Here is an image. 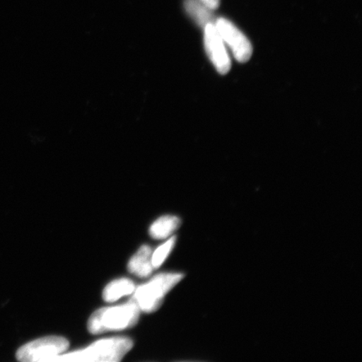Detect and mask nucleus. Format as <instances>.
<instances>
[{
  "instance_id": "f257e3e1",
  "label": "nucleus",
  "mask_w": 362,
  "mask_h": 362,
  "mask_svg": "<svg viewBox=\"0 0 362 362\" xmlns=\"http://www.w3.org/2000/svg\"><path fill=\"white\" fill-rule=\"evenodd\" d=\"M134 342L129 337H117L99 339L78 351L62 353L54 361L119 362L131 349Z\"/></svg>"
},
{
  "instance_id": "f03ea898",
  "label": "nucleus",
  "mask_w": 362,
  "mask_h": 362,
  "mask_svg": "<svg viewBox=\"0 0 362 362\" xmlns=\"http://www.w3.org/2000/svg\"><path fill=\"white\" fill-rule=\"evenodd\" d=\"M140 310L134 302L103 308L90 315L88 328L93 334H103L134 327L139 320Z\"/></svg>"
},
{
  "instance_id": "7ed1b4c3",
  "label": "nucleus",
  "mask_w": 362,
  "mask_h": 362,
  "mask_svg": "<svg viewBox=\"0 0 362 362\" xmlns=\"http://www.w3.org/2000/svg\"><path fill=\"white\" fill-rule=\"evenodd\" d=\"M184 276L180 273L158 274L148 283L136 288L130 300L140 311L153 313L160 309L166 294L184 279Z\"/></svg>"
},
{
  "instance_id": "20e7f679",
  "label": "nucleus",
  "mask_w": 362,
  "mask_h": 362,
  "mask_svg": "<svg viewBox=\"0 0 362 362\" xmlns=\"http://www.w3.org/2000/svg\"><path fill=\"white\" fill-rule=\"evenodd\" d=\"M69 341L62 337H47L25 344L16 353V358L23 362H52L69 348Z\"/></svg>"
},
{
  "instance_id": "39448f33",
  "label": "nucleus",
  "mask_w": 362,
  "mask_h": 362,
  "mask_svg": "<svg viewBox=\"0 0 362 362\" xmlns=\"http://www.w3.org/2000/svg\"><path fill=\"white\" fill-rule=\"evenodd\" d=\"M214 25L235 59L239 62H247L252 57V47L247 36L233 22L225 18L216 19Z\"/></svg>"
},
{
  "instance_id": "423d86ee",
  "label": "nucleus",
  "mask_w": 362,
  "mask_h": 362,
  "mask_svg": "<svg viewBox=\"0 0 362 362\" xmlns=\"http://www.w3.org/2000/svg\"><path fill=\"white\" fill-rule=\"evenodd\" d=\"M204 44L207 56L220 74H226L232 66V62L226 49L223 40L214 24L207 25L204 28Z\"/></svg>"
},
{
  "instance_id": "0eeeda50",
  "label": "nucleus",
  "mask_w": 362,
  "mask_h": 362,
  "mask_svg": "<svg viewBox=\"0 0 362 362\" xmlns=\"http://www.w3.org/2000/svg\"><path fill=\"white\" fill-rule=\"evenodd\" d=\"M129 273L139 278H147L153 270L152 264V249L143 245L129 262Z\"/></svg>"
},
{
  "instance_id": "6e6552de",
  "label": "nucleus",
  "mask_w": 362,
  "mask_h": 362,
  "mask_svg": "<svg viewBox=\"0 0 362 362\" xmlns=\"http://www.w3.org/2000/svg\"><path fill=\"white\" fill-rule=\"evenodd\" d=\"M135 288V284L129 279L113 280L103 289V298L106 302H115L122 297L132 294Z\"/></svg>"
},
{
  "instance_id": "1a4fd4ad",
  "label": "nucleus",
  "mask_w": 362,
  "mask_h": 362,
  "mask_svg": "<svg viewBox=\"0 0 362 362\" xmlns=\"http://www.w3.org/2000/svg\"><path fill=\"white\" fill-rule=\"evenodd\" d=\"M185 8L192 19L199 26L205 27L209 24H215L216 18L211 8L206 7L199 0H185Z\"/></svg>"
},
{
  "instance_id": "9d476101",
  "label": "nucleus",
  "mask_w": 362,
  "mask_h": 362,
  "mask_svg": "<svg viewBox=\"0 0 362 362\" xmlns=\"http://www.w3.org/2000/svg\"><path fill=\"white\" fill-rule=\"evenodd\" d=\"M181 221L175 216H163L149 228V235L153 239L161 240L169 238L179 228Z\"/></svg>"
},
{
  "instance_id": "9b49d317",
  "label": "nucleus",
  "mask_w": 362,
  "mask_h": 362,
  "mask_svg": "<svg viewBox=\"0 0 362 362\" xmlns=\"http://www.w3.org/2000/svg\"><path fill=\"white\" fill-rule=\"evenodd\" d=\"M176 242V237L173 236L168 239L163 245L158 247L155 252L152 253V264L153 269L160 268L164 264L167 257L173 250Z\"/></svg>"
},
{
  "instance_id": "f8f14e48",
  "label": "nucleus",
  "mask_w": 362,
  "mask_h": 362,
  "mask_svg": "<svg viewBox=\"0 0 362 362\" xmlns=\"http://www.w3.org/2000/svg\"><path fill=\"white\" fill-rule=\"evenodd\" d=\"M199 1L202 2L203 4L211 10L214 11L216 8L219 7L220 0H199Z\"/></svg>"
}]
</instances>
